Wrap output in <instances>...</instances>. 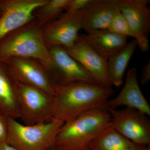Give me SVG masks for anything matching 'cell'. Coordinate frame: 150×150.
I'll return each mask as SVG.
<instances>
[{
  "label": "cell",
  "mask_w": 150,
  "mask_h": 150,
  "mask_svg": "<svg viewBox=\"0 0 150 150\" xmlns=\"http://www.w3.org/2000/svg\"><path fill=\"white\" fill-rule=\"evenodd\" d=\"M111 125L107 109L88 110L64 123L54 146L60 150H89L91 142Z\"/></svg>",
  "instance_id": "7a4b0ae2"
},
{
  "label": "cell",
  "mask_w": 150,
  "mask_h": 150,
  "mask_svg": "<svg viewBox=\"0 0 150 150\" xmlns=\"http://www.w3.org/2000/svg\"><path fill=\"white\" fill-rule=\"evenodd\" d=\"M1 10H0V16H1Z\"/></svg>",
  "instance_id": "4316f807"
},
{
  "label": "cell",
  "mask_w": 150,
  "mask_h": 150,
  "mask_svg": "<svg viewBox=\"0 0 150 150\" xmlns=\"http://www.w3.org/2000/svg\"><path fill=\"white\" fill-rule=\"evenodd\" d=\"M16 88L19 118L25 125L46 123L53 119L54 96L19 83L16 82Z\"/></svg>",
  "instance_id": "5b68a950"
},
{
  "label": "cell",
  "mask_w": 150,
  "mask_h": 150,
  "mask_svg": "<svg viewBox=\"0 0 150 150\" xmlns=\"http://www.w3.org/2000/svg\"><path fill=\"white\" fill-rule=\"evenodd\" d=\"M13 57L32 58L44 65L50 62L42 27L35 19L0 40V61Z\"/></svg>",
  "instance_id": "3957f363"
},
{
  "label": "cell",
  "mask_w": 150,
  "mask_h": 150,
  "mask_svg": "<svg viewBox=\"0 0 150 150\" xmlns=\"http://www.w3.org/2000/svg\"><path fill=\"white\" fill-rule=\"evenodd\" d=\"M145 146L130 141L111 125L91 142L89 150H143Z\"/></svg>",
  "instance_id": "e0dca14e"
},
{
  "label": "cell",
  "mask_w": 150,
  "mask_h": 150,
  "mask_svg": "<svg viewBox=\"0 0 150 150\" xmlns=\"http://www.w3.org/2000/svg\"><path fill=\"white\" fill-rule=\"evenodd\" d=\"M8 118L0 111V143L6 141L8 133Z\"/></svg>",
  "instance_id": "7402d4cb"
},
{
  "label": "cell",
  "mask_w": 150,
  "mask_h": 150,
  "mask_svg": "<svg viewBox=\"0 0 150 150\" xmlns=\"http://www.w3.org/2000/svg\"><path fill=\"white\" fill-rule=\"evenodd\" d=\"M3 62L16 82L37 88L55 96L57 87L44 65L39 61L32 58L13 57Z\"/></svg>",
  "instance_id": "8992f818"
},
{
  "label": "cell",
  "mask_w": 150,
  "mask_h": 150,
  "mask_svg": "<svg viewBox=\"0 0 150 150\" xmlns=\"http://www.w3.org/2000/svg\"><path fill=\"white\" fill-rule=\"evenodd\" d=\"M64 123L53 118L50 122L26 125L8 117L6 142L18 150H48L54 146Z\"/></svg>",
  "instance_id": "277c9868"
},
{
  "label": "cell",
  "mask_w": 150,
  "mask_h": 150,
  "mask_svg": "<svg viewBox=\"0 0 150 150\" xmlns=\"http://www.w3.org/2000/svg\"><path fill=\"white\" fill-rule=\"evenodd\" d=\"M150 80V62L145 65L142 69V78L141 79V83L145 85Z\"/></svg>",
  "instance_id": "603a6c76"
},
{
  "label": "cell",
  "mask_w": 150,
  "mask_h": 150,
  "mask_svg": "<svg viewBox=\"0 0 150 150\" xmlns=\"http://www.w3.org/2000/svg\"><path fill=\"white\" fill-rule=\"evenodd\" d=\"M83 11L62 14L55 21L42 27L43 40L47 47H72L82 29Z\"/></svg>",
  "instance_id": "30bf717a"
},
{
  "label": "cell",
  "mask_w": 150,
  "mask_h": 150,
  "mask_svg": "<svg viewBox=\"0 0 150 150\" xmlns=\"http://www.w3.org/2000/svg\"></svg>",
  "instance_id": "83f0119b"
},
{
  "label": "cell",
  "mask_w": 150,
  "mask_h": 150,
  "mask_svg": "<svg viewBox=\"0 0 150 150\" xmlns=\"http://www.w3.org/2000/svg\"><path fill=\"white\" fill-rule=\"evenodd\" d=\"M0 111L8 117L19 118L16 82L4 62L0 61Z\"/></svg>",
  "instance_id": "2e32d148"
},
{
  "label": "cell",
  "mask_w": 150,
  "mask_h": 150,
  "mask_svg": "<svg viewBox=\"0 0 150 150\" xmlns=\"http://www.w3.org/2000/svg\"><path fill=\"white\" fill-rule=\"evenodd\" d=\"M118 11L115 0H94L90 6L84 10L82 29L87 34L108 29Z\"/></svg>",
  "instance_id": "5bb4252c"
},
{
  "label": "cell",
  "mask_w": 150,
  "mask_h": 150,
  "mask_svg": "<svg viewBox=\"0 0 150 150\" xmlns=\"http://www.w3.org/2000/svg\"><path fill=\"white\" fill-rule=\"evenodd\" d=\"M149 0H115V5L128 22L133 34L142 52L149 49L150 30Z\"/></svg>",
  "instance_id": "9c48e42d"
},
{
  "label": "cell",
  "mask_w": 150,
  "mask_h": 150,
  "mask_svg": "<svg viewBox=\"0 0 150 150\" xmlns=\"http://www.w3.org/2000/svg\"><path fill=\"white\" fill-rule=\"evenodd\" d=\"M113 92L112 88L92 83H75L57 87L53 118L64 123L88 110H107L108 101Z\"/></svg>",
  "instance_id": "6da1fadb"
},
{
  "label": "cell",
  "mask_w": 150,
  "mask_h": 150,
  "mask_svg": "<svg viewBox=\"0 0 150 150\" xmlns=\"http://www.w3.org/2000/svg\"><path fill=\"white\" fill-rule=\"evenodd\" d=\"M143 150H150V145L146 146Z\"/></svg>",
  "instance_id": "d4e9b609"
},
{
  "label": "cell",
  "mask_w": 150,
  "mask_h": 150,
  "mask_svg": "<svg viewBox=\"0 0 150 150\" xmlns=\"http://www.w3.org/2000/svg\"><path fill=\"white\" fill-rule=\"evenodd\" d=\"M48 0H0V40L34 19L33 13Z\"/></svg>",
  "instance_id": "8fae6325"
},
{
  "label": "cell",
  "mask_w": 150,
  "mask_h": 150,
  "mask_svg": "<svg viewBox=\"0 0 150 150\" xmlns=\"http://www.w3.org/2000/svg\"><path fill=\"white\" fill-rule=\"evenodd\" d=\"M90 46L105 60L118 53L127 45V37L108 30L80 34Z\"/></svg>",
  "instance_id": "9a60e30c"
},
{
  "label": "cell",
  "mask_w": 150,
  "mask_h": 150,
  "mask_svg": "<svg viewBox=\"0 0 150 150\" xmlns=\"http://www.w3.org/2000/svg\"><path fill=\"white\" fill-rule=\"evenodd\" d=\"M68 1L69 0H48L34 11V19L42 27L55 21L64 13Z\"/></svg>",
  "instance_id": "d6986e66"
},
{
  "label": "cell",
  "mask_w": 150,
  "mask_h": 150,
  "mask_svg": "<svg viewBox=\"0 0 150 150\" xmlns=\"http://www.w3.org/2000/svg\"><path fill=\"white\" fill-rule=\"evenodd\" d=\"M137 46L134 39L107 59L108 73L112 85L118 87L123 83L124 72Z\"/></svg>",
  "instance_id": "ac0fdd59"
},
{
  "label": "cell",
  "mask_w": 150,
  "mask_h": 150,
  "mask_svg": "<svg viewBox=\"0 0 150 150\" xmlns=\"http://www.w3.org/2000/svg\"><path fill=\"white\" fill-rule=\"evenodd\" d=\"M94 0H69L65 8L66 12L84 10L93 4Z\"/></svg>",
  "instance_id": "44dd1931"
},
{
  "label": "cell",
  "mask_w": 150,
  "mask_h": 150,
  "mask_svg": "<svg viewBox=\"0 0 150 150\" xmlns=\"http://www.w3.org/2000/svg\"><path fill=\"white\" fill-rule=\"evenodd\" d=\"M0 150H18L16 148L11 145L9 144L6 142L0 143Z\"/></svg>",
  "instance_id": "cb8c5ba5"
},
{
  "label": "cell",
  "mask_w": 150,
  "mask_h": 150,
  "mask_svg": "<svg viewBox=\"0 0 150 150\" xmlns=\"http://www.w3.org/2000/svg\"><path fill=\"white\" fill-rule=\"evenodd\" d=\"M48 49L50 62L43 65L56 87L77 82L97 83L87 70L61 47Z\"/></svg>",
  "instance_id": "52a82bcc"
},
{
  "label": "cell",
  "mask_w": 150,
  "mask_h": 150,
  "mask_svg": "<svg viewBox=\"0 0 150 150\" xmlns=\"http://www.w3.org/2000/svg\"><path fill=\"white\" fill-rule=\"evenodd\" d=\"M113 127L130 141L143 146L150 145V121L148 115L126 108L108 109Z\"/></svg>",
  "instance_id": "ba28073f"
},
{
  "label": "cell",
  "mask_w": 150,
  "mask_h": 150,
  "mask_svg": "<svg viewBox=\"0 0 150 150\" xmlns=\"http://www.w3.org/2000/svg\"><path fill=\"white\" fill-rule=\"evenodd\" d=\"M49 150H60L59 149H57V148L55 147H54V146H52V147L51 148H50V149H49Z\"/></svg>",
  "instance_id": "484cf974"
},
{
  "label": "cell",
  "mask_w": 150,
  "mask_h": 150,
  "mask_svg": "<svg viewBox=\"0 0 150 150\" xmlns=\"http://www.w3.org/2000/svg\"><path fill=\"white\" fill-rule=\"evenodd\" d=\"M108 30L126 37H133L128 22L119 10L113 16Z\"/></svg>",
  "instance_id": "ffe728a7"
},
{
  "label": "cell",
  "mask_w": 150,
  "mask_h": 150,
  "mask_svg": "<svg viewBox=\"0 0 150 150\" xmlns=\"http://www.w3.org/2000/svg\"><path fill=\"white\" fill-rule=\"evenodd\" d=\"M107 105V110L124 106L138 110L148 116L150 115V106L139 86L135 68L129 70L122 90L115 98L108 100Z\"/></svg>",
  "instance_id": "4fadbf2b"
},
{
  "label": "cell",
  "mask_w": 150,
  "mask_h": 150,
  "mask_svg": "<svg viewBox=\"0 0 150 150\" xmlns=\"http://www.w3.org/2000/svg\"><path fill=\"white\" fill-rule=\"evenodd\" d=\"M61 48L79 63L97 83L104 87L111 88L112 85L108 73L107 60L95 52L80 34L72 47Z\"/></svg>",
  "instance_id": "7c38bea8"
}]
</instances>
